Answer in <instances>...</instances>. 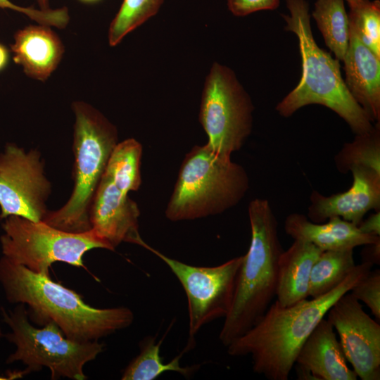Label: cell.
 Segmentation results:
<instances>
[{"label": "cell", "instance_id": "4fadbf2b", "mask_svg": "<svg viewBox=\"0 0 380 380\" xmlns=\"http://www.w3.org/2000/svg\"><path fill=\"white\" fill-rule=\"evenodd\" d=\"M132 191L135 190L130 183L106 169L91 205V228L113 251L122 242L139 245L143 240L139 232V209L128 196Z\"/></svg>", "mask_w": 380, "mask_h": 380}, {"label": "cell", "instance_id": "603a6c76", "mask_svg": "<svg viewBox=\"0 0 380 380\" xmlns=\"http://www.w3.org/2000/svg\"><path fill=\"white\" fill-rule=\"evenodd\" d=\"M336 169L346 174L355 167H364L380 173V122L346 143L334 158Z\"/></svg>", "mask_w": 380, "mask_h": 380}, {"label": "cell", "instance_id": "277c9868", "mask_svg": "<svg viewBox=\"0 0 380 380\" xmlns=\"http://www.w3.org/2000/svg\"><path fill=\"white\" fill-rule=\"evenodd\" d=\"M251 242L238 274L231 309L219 334L225 346L244 334L264 315L276 296L279 260L283 248L278 222L269 201L248 205Z\"/></svg>", "mask_w": 380, "mask_h": 380}, {"label": "cell", "instance_id": "9a60e30c", "mask_svg": "<svg viewBox=\"0 0 380 380\" xmlns=\"http://www.w3.org/2000/svg\"><path fill=\"white\" fill-rule=\"evenodd\" d=\"M295 365L299 379L356 380L334 329L323 318L300 348Z\"/></svg>", "mask_w": 380, "mask_h": 380}, {"label": "cell", "instance_id": "f546056e", "mask_svg": "<svg viewBox=\"0 0 380 380\" xmlns=\"http://www.w3.org/2000/svg\"><path fill=\"white\" fill-rule=\"evenodd\" d=\"M361 252L362 262L374 265L380 263V240L374 243L364 245Z\"/></svg>", "mask_w": 380, "mask_h": 380}, {"label": "cell", "instance_id": "5bb4252c", "mask_svg": "<svg viewBox=\"0 0 380 380\" xmlns=\"http://www.w3.org/2000/svg\"><path fill=\"white\" fill-rule=\"evenodd\" d=\"M350 172L353 183L348 190L330 196L312 191L307 217L311 222L322 223L339 217L358 226L367 213L379 210L380 173L364 167Z\"/></svg>", "mask_w": 380, "mask_h": 380}, {"label": "cell", "instance_id": "d4e9b609", "mask_svg": "<svg viewBox=\"0 0 380 380\" xmlns=\"http://www.w3.org/2000/svg\"><path fill=\"white\" fill-rule=\"evenodd\" d=\"M349 26L358 38L380 58V1L367 0L350 7Z\"/></svg>", "mask_w": 380, "mask_h": 380}, {"label": "cell", "instance_id": "836d02e7", "mask_svg": "<svg viewBox=\"0 0 380 380\" xmlns=\"http://www.w3.org/2000/svg\"><path fill=\"white\" fill-rule=\"evenodd\" d=\"M80 1L85 3H92V2L98 1L99 0H80Z\"/></svg>", "mask_w": 380, "mask_h": 380}, {"label": "cell", "instance_id": "ffe728a7", "mask_svg": "<svg viewBox=\"0 0 380 380\" xmlns=\"http://www.w3.org/2000/svg\"><path fill=\"white\" fill-rule=\"evenodd\" d=\"M344 1L317 0L312 12L326 45L339 61L345 57L350 39L349 20Z\"/></svg>", "mask_w": 380, "mask_h": 380}, {"label": "cell", "instance_id": "e0dca14e", "mask_svg": "<svg viewBox=\"0 0 380 380\" xmlns=\"http://www.w3.org/2000/svg\"><path fill=\"white\" fill-rule=\"evenodd\" d=\"M39 24L18 30L11 44L13 61L30 77L45 81L58 65L63 44L50 27Z\"/></svg>", "mask_w": 380, "mask_h": 380}, {"label": "cell", "instance_id": "8992f818", "mask_svg": "<svg viewBox=\"0 0 380 380\" xmlns=\"http://www.w3.org/2000/svg\"><path fill=\"white\" fill-rule=\"evenodd\" d=\"M248 189L241 165L207 144L195 146L182 162L165 216L178 222L220 214L237 205Z\"/></svg>", "mask_w": 380, "mask_h": 380}, {"label": "cell", "instance_id": "8fae6325", "mask_svg": "<svg viewBox=\"0 0 380 380\" xmlns=\"http://www.w3.org/2000/svg\"><path fill=\"white\" fill-rule=\"evenodd\" d=\"M50 192L40 153L6 144L0 154V219L17 215L42 221Z\"/></svg>", "mask_w": 380, "mask_h": 380}, {"label": "cell", "instance_id": "52a82bcc", "mask_svg": "<svg viewBox=\"0 0 380 380\" xmlns=\"http://www.w3.org/2000/svg\"><path fill=\"white\" fill-rule=\"evenodd\" d=\"M4 322L11 331L6 339L15 346L7 358V363L21 362L26 367L21 375L49 368L51 379L65 377L84 380V365L96 358L104 350L99 341L80 342L66 337L53 322L42 328L33 326L24 304H17L12 310L1 309Z\"/></svg>", "mask_w": 380, "mask_h": 380}, {"label": "cell", "instance_id": "ba28073f", "mask_svg": "<svg viewBox=\"0 0 380 380\" xmlns=\"http://www.w3.org/2000/svg\"><path fill=\"white\" fill-rule=\"evenodd\" d=\"M2 228L3 256L39 274L49 275V267L56 262L84 267V255L91 249L113 251L92 229L67 232L17 215L4 218Z\"/></svg>", "mask_w": 380, "mask_h": 380}, {"label": "cell", "instance_id": "484cf974", "mask_svg": "<svg viewBox=\"0 0 380 380\" xmlns=\"http://www.w3.org/2000/svg\"><path fill=\"white\" fill-rule=\"evenodd\" d=\"M358 301L364 303L376 319L380 320V271L370 270L349 291Z\"/></svg>", "mask_w": 380, "mask_h": 380}, {"label": "cell", "instance_id": "7c38bea8", "mask_svg": "<svg viewBox=\"0 0 380 380\" xmlns=\"http://www.w3.org/2000/svg\"><path fill=\"white\" fill-rule=\"evenodd\" d=\"M346 360L362 380L380 379V325L349 292L327 312Z\"/></svg>", "mask_w": 380, "mask_h": 380}, {"label": "cell", "instance_id": "3957f363", "mask_svg": "<svg viewBox=\"0 0 380 380\" xmlns=\"http://www.w3.org/2000/svg\"><path fill=\"white\" fill-rule=\"evenodd\" d=\"M289 15L281 14L286 31L294 33L299 44L302 75L297 86L276 106V110L289 118L308 105L329 108L348 125L354 134L370 131L374 124L346 87L339 61L316 43L310 25L306 0H285Z\"/></svg>", "mask_w": 380, "mask_h": 380}, {"label": "cell", "instance_id": "d6a6232c", "mask_svg": "<svg viewBox=\"0 0 380 380\" xmlns=\"http://www.w3.org/2000/svg\"><path fill=\"white\" fill-rule=\"evenodd\" d=\"M344 1H346L348 3L349 7H350V6H354L357 4H360L367 0H344Z\"/></svg>", "mask_w": 380, "mask_h": 380}, {"label": "cell", "instance_id": "1f68e13d", "mask_svg": "<svg viewBox=\"0 0 380 380\" xmlns=\"http://www.w3.org/2000/svg\"><path fill=\"white\" fill-rule=\"evenodd\" d=\"M41 9L46 10L50 8L49 6V0H37Z\"/></svg>", "mask_w": 380, "mask_h": 380}, {"label": "cell", "instance_id": "5b68a950", "mask_svg": "<svg viewBox=\"0 0 380 380\" xmlns=\"http://www.w3.org/2000/svg\"><path fill=\"white\" fill-rule=\"evenodd\" d=\"M75 114L74 187L70 198L57 210L47 212L42 221L57 229L90 230L89 210L109 158L118 144V131L100 111L83 101L72 105Z\"/></svg>", "mask_w": 380, "mask_h": 380}, {"label": "cell", "instance_id": "f1b7e54d", "mask_svg": "<svg viewBox=\"0 0 380 380\" xmlns=\"http://www.w3.org/2000/svg\"><path fill=\"white\" fill-rule=\"evenodd\" d=\"M357 227L363 234L380 236V210H375L367 219L362 220Z\"/></svg>", "mask_w": 380, "mask_h": 380}, {"label": "cell", "instance_id": "9c48e42d", "mask_svg": "<svg viewBox=\"0 0 380 380\" xmlns=\"http://www.w3.org/2000/svg\"><path fill=\"white\" fill-rule=\"evenodd\" d=\"M253 110L234 72L215 63L206 77L199 115L208 147L219 156L231 158L251 132Z\"/></svg>", "mask_w": 380, "mask_h": 380}, {"label": "cell", "instance_id": "44dd1931", "mask_svg": "<svg viewBox=\"0 0 380 380\" xmlns=\"http://www.w3.org/2000/svg\"><path fill=\"white\" fill-rule=\"evenodd\" d=\"M162 341L154 337L144 338L139 343V353L129 363L121 376L122 380H153L167 372H175L189 377L198 369V365L182 367L180 356L164 363L160 355Z\"/></svg>", "mask_w": 380, "mask_h": 380}, {"label": "cell", "instance_id": "2e32d148", "mask_svg": "<svg viewBox=\"0 0 380 380\" xmlns=\"http://www.w3.org/2000/svg\"><path fill=\"white\" fill-rule=\"evenodd\" d=\"M343 61L344 82L350 94L372 122H380V58L350 27L348 47Z\"/></svg>", "mask_w": 380, "mask_h": 380}, {"label": "cell", "instance_id": "83f0119b", "mask_svg": "<svg viewBox=\"0 0 380 380\" xmlns=\"http://www.w3.org/2000/svg\"><path fill=\"white\" fill-rule=\"evenodd\" d=\"M280 0H227V6L235 16H246L260 11L277 9Z\"/></svg>", "mask_w": 380, "mask_h": 380}, {"label": "cell", "instance_id": "ac0fdd59", "mask_svg": "<svg viewBox=\"0 0 380 380\" xmlns=\"http://www.w3.org/2000/svg\"><path fill=\"white\" fill-rule=\"evenodd\" d=\"M284 230L294 240L310 242L323 251L354 249L380 240V236L363 234L357 226L339 217L315 223L303 214L293 213L285 220Z\"/></svg>", "mask_w": 380, "mask_h": 380}, {"label": "cell", "instance_id": "4316f807", "mask_svg": "<svg viewBox=\"0 0 380 380\" xmlns=\"http://www.w3.org/2000/svg\"><path fill=\"white\" fill-rule=\"evenodd\" d=\"M0 8H7L22 13L38 24L64 28L68 25L70 16L65 7L46 10L18 6L9 0H0Z\"/></svg>", "mask_w": 380, "mask_h": 380}, {"label": "cell", "instance_id": "4dcf8cb0", "mask_svg": "<svg viewBox=\"0 0 380 380\" xmlns=\"http://www.w3.org/2000/svg\"><path fill=\"white\" fill-rule=\"evenodd\" d=\"M10 58V51L7 47L0 43V72L8 65Z\"/></svg>", "mask_w": 380, "mask_h": 380}, {"label": "cell", "instance_id": "30bf717a", "mask_svg": "<svg viewBox=\"0 0 380 380\" xmlns=\"http://www.w3.org/2000/svg\"><path fill=\"white\" fill-rule=\"evenodd\" d=\"M139 246L163 260L182 284L187 298L189 338H193L206 324L227 315L243 255L217 266L201 267L170 258L144 240Z\"/></svg>", "mask_w": 380, "mask_h": 380}, {"label": "cell", "instance_id": "7402d4cb", "mask_svg": "<svg viewBox=\"0 0 380 380\" xmlns=\"http://www.w3.org/2000/svg\"><path fill=\"white\" fill-rule=\"evenodd\" d=\"M355 265L353 249L322 251L312 267L309 297L317 298L333 290Z\"/></svg>", "mask_w": 380, "mask_h": 380}, {"label": "cell", "instance_id": "6da1fadb", "mask_svg": "<svg viewBox=\"0 0 380 380\" xmlns=\"http://www.w3.org/2000/svg\"><path fill=\"white\" fill-rule=\"evenodd\" d=\"M362 262L336 288L315 298L291 306L271 303L261 319L244 334L232 341L227 353L234 357L250 355L255 373L269 380H288L297 355L329 308L371 270Z\"/></svg>", "mask_w": 380, "mask_h": 380}, {"label": "cell", "instance_id": "d6986e66", "mask_svg": "<svg viewBox=\"0 0 380 380\" xmlns=\"http://www.w3.org/2000/svg\"><path fill=\"white\" fill-rule=\"evenodd\" d=\"M322 251L301 240H294L286 251H283L279 260L275 296L281 306H291L309 297L312 267Z\"/></svg>", "mask_w": 380, "mask_h": 380}, {"label": "cell", "instance_id": "e575fe53", "mask_svg": "<svg viewBox=\"0 0 380 380\" xmlns=\"http://www.w3.org/2000/svg\"><path fill=\"white\" fill-rule=\"evenodd\" d=\"M2 336H3V334H2L1 329V328H0V339H1V338L2 337Z\"/></svg>", "mask_w": 380, "mask_h": 380}, {"label": "cell", "instance_id": "cb8c5ba5", "mask_svg": "<svg viewBox=\"0 0 380 380\" xmlns=\"http://www.w3.org/2000/svg\"><path fill=\"white\" fill-rule=\"evenodd\" d=\"M164 0H123L108 30V42L118 45L128 33L155 15Z\"/></svg>", "mask_w": 380, "mask_h": 380}, {"label": "cell", "instance_id": "7a4b0ae2", "mask_svg": "<svg viewBox=\"0 0 380 380\" xmlns=\"http://www.w3.org/2000/svg\"><path fill=\"white\" fill-rule=\"evenodd\" d=\"M0 283L6 300L27 307L28 317L38 325L55 323L70 339L99 341L130 326L132 311L127 307L96 308L77 292L2 256Z\"/></svg>", "mask_w": 380, "mask_h": 380}]
</instances>
